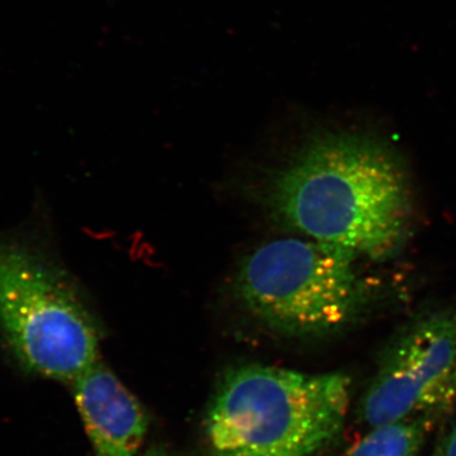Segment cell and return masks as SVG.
<instances>
[{"label":"cell","mask_w":456,"mask_h":456,"mask_svg":"<svg viewBox=\"0 0 456 456\" xmlns=\"http://www.w3.org/2000/svg\"><path fill=\"white\" fill-rule=\"evenodd\" d=\"M456 406V311L428 312L387 347L360 403L369 428L408 419L439 421Z\"/></svg>","instance_id":"obj_5"},{"label":"cell","mask_w":456,"mask_h":456,"mask_svg":"<svg viewBox=\"0 0 456 456\" xmlns=\"http://www.w3.org/2000/svg\"><path fill=\"white\" fill-rule=\"evenodd\" d=\"M0 345L23 373L69 386L101 362L79 288L31 231L0 233Z\"/></svg>","instance_id":"obj_2"},{"label":"cell","mask_w":456,"mask_h":456,"mask_svg":"<svg viewBox=\"0 0 456 456\" xmlns=\"http://www.w3.org/2000/svg\"><path fill=\"white\" fill-rule=\"evenodd\" d=\"M432 456H456V419L441 437Z\"/></svg>","instance_id":"obj_8"},{"label":"cell","mask_w":456,"mask_h":456,"mask_svg":"<svg viewBox=\"0 0 456 456\" xmlns=\"http://www.w3.org/2000/svg\"><path fill=\"white\" fill-rule=\"evenodd\" d=\"M342 373L248 365L224 375L204 434L211 456H311L340 432L350 406Z\"/></svg>","instance_id":"obj_3"},{"label":"cell","mask_w":456,"mask_h":456,"mask_svg":"<svg viewBox=\"0 0 456 456\" xmlns=\"http://www.w3.org/2000/svg\"><path fill=\"white\" fill-rule=\"evenodd\" d=\"M436 422L421 417L369 428L346 456H419Z\"/></svg>","instance_id":"obj_7"},{"label":"cell","mask_w":456,"mask_h":456,"mask_svg":"<svg viewBox=\"0 0 456 456\" xmlns=\"http://www.w3.org/2000/svg\"><path fill=\"white\" fill-rule=\"evenodd\" d=\"M70 387L94 456H136L149 419L116 374L98 362Z\"/></svg>","instance_id":"obj_6"},{"label":"cell","mask_w":456,"mask_h":456,"mask_svg":"<svg viewBox=\"0 0 456 456\" xmlns=\"http://www.w3.org/2000/svg\"><path fill=\"white\" fill-rule=\"evenodd\" d=\"M143 456H171L169 452H167L164 448H161V446H152V448H150L145 452V455Z\"/></svg>","instance_id":"obj_9"},{"label":"cell","mask_w":456,"mask_h":456,"mask_svg":"<svg viewBox=\"0 0 456 456\" xmlns=\"http://www.w3.org/2000/svg\"><path fill=\"white\" fill-rule=\"evenodd\" d=\"M358 255L317 240L281 239L246 257L236 292L246 310L289 336H325L355 322L369 301Z\"/></svg>","instance_id":"obj_4"},{"label":"cell","mask_w":456,"mask_h":456,"mask_svg":"<svg viewBox=\"0 0 456 456\" xmlns=\"http://www.w3.org/2000/svg\"><path fill=\"white\" fill-rule=\"evenodd\" d=\"M270 203L285 224L311 239L371 260L397 253L412 217L401 159L365 132L312 136L275 176Z\"/></svg>","instance_id":"obj_1"}]
</instances>
